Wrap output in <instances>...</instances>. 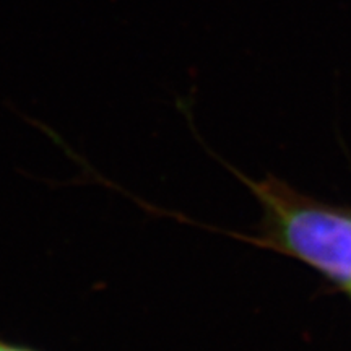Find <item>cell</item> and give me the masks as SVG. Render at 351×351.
<instances>
[{
  "label": "cell",
  "instance_id": "1",
  "mask_svg": "<svg viewBox=\"0 0 351 351\" xmlns=\"http://www.w3.org/2000/svg\"><path fill=\"white\" fill-rule=\"evenodd\" d=\"M275 213L278 238L289 252L351 287V215L263 192Z\"/></svg>",
  "mask_w": 351,
  "mask_h": 351
},
{
  "label": "cell",
  "instance_id": "2",
  "mask_svg": "<svg viewBox=\"0 0 351 351\" xmlns=\"http://www.w3.org/2000/svg\"><path fill=\"white\" fill-rule=\"evenodd\" d=\"M0 351H41L34 346L19 343V341H10L0 337Z\"/></svg>",
  "mask_w": 351,
  "mask_h": 351
}]
</instances>
